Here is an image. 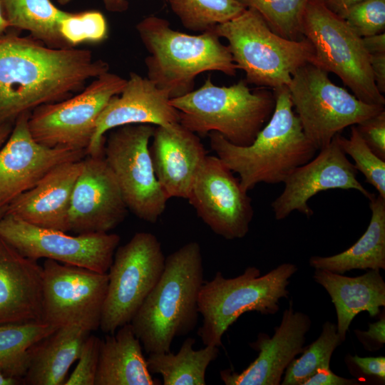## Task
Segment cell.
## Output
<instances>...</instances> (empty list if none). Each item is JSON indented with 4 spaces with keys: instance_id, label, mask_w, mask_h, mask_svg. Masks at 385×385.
Returning a JSON list of instances; mask_svg holds the SVG:
<instances>
[{
    "instance_id": "4dcf8cb0",
    "label": "cell",
    "mask_w": 385,
    "mask_h": 385,
    "mask_svg": "<svg viewBox=\"0 0 385 385\" xmlns=\"http://www.w3.org/2000/svg\"><path fill=\"white\" fill-rule=\"evenodd\" d=\"M183 26L202 33L227 22L246 8L237 0H168Z\"/></svg>"
},
{
    "instance_id": "d4e9b609",
    "label": "cell",
    "mask_w": 385,
    "mask_h": 385,
    "mask_svg": "<svg viewBox=\"0 0 385 385\" xmlns=\"http://www.w3.org/2000/svg\"><path fill=\"white\" fill-rule=\"evenodd\" d=\"M149 371L130 323L101 339L95 385H160Z\"/></svg>"
},
{
    "instance_id": "e575fe53",
    "label": "cell",
    "mask_w": 385,
    "mask_h": 385,
    "mask_svg": "<svg viewBox=\"0 0 385 385\" xmlns=\"http://www.w3.org/2000/svg\"><path fill=\"white\" fill-rule=\"evenodd\" d=\"M60 34L68 47L99 43L108 36L107 20L98 10L67 12L60 24Z\"/></svg>"
},
{
    "instance_id": "74e56055",
    "label": "cell",
    "mask_w": 385,
    "mask_h": 385,
    "mask_svg": "<svg viewBox=\"0 0 385 385\" xmlns=\"http://www.w3.org/2000/svg\"><path fill=\"white\" fill-rule=\"evenodd\" d=\"M355 125L369 148L385 160V110Z\"/></svg>"
},
{
    "instance_id": "3957f363",
    "label": "cell",
    "mask_w": 385,
    "mask_h": 385,
    "mask_svg": "<svg viewBox=\"0 0 385 385\" xmlns=\"http://www.w3.org/2000/svg\"><path fill=\"white\" fill-rule=\"evenodd\" d=\"M203 277L197 242L186 243L165 257L160 279L130 322L147 354L168 352L175 338L194 330Z\"/></svg>"
},
{
    "instance_id": "f1b7e54d",
    "label": "cell",
    "mask_w": 385,
    "mask_h": 385,
    "mask_svg": "<svg viewBox=\"0 0 385 385\" xmlns=\"http://www.w3.org/2000/svg\"><path fill=\"white\" fill-rule=\"evenodd\" d=\"M9 28L26 31L47 46L68 48L60 34V24L68 11L51 0H0Z\"/></svg>"
},
{
    "instance_id": "4fadbf2b",
    "label": "cell",
    "mask_w": 385,
    "mask_h": 385,
    "mask_svg": "<svg viewBox=\"0 0 385 385\" xmlns=\"http://www.w3.org/2000/svg\"><path fill=\"white\" fill-rule=\"evenodd\" d=\"M0 237L28 258L50 259L100 273L108 272L120 241L119 235L109 232L70 235L6 212L0 219Z\"/></svg>"
},
{
    "instance_id": "1f68e13d",
    "label": "cell",
    "mask_w": 385,
    "mask_h": 385,
    "mask_svg": "<svg viewBox=\"0 0 385 385\" xmlns=\"http://www.w3.org/2000/svg\"><path fill=\"white\" fill-rule=\"evenodd\" d=\"M337 325L329 321L324 323L319 337L304 347L302 356L294 359L284 371L282 385H303L316 371L330 368L334 351L342 343Z\"/></svg>"
},
{
    "instance_id": "d6a6232c",
    "label": "cell",
    "mask_w": 385,
    "mask_h": 385,
    "mask_svg": "<svg viewBox=\"0 0 385 385\" xmlns=\"http://www.w3.org/2000/svg\"><path fill=\"white\" fill-rule=\"evenodd\" d=\"M255 10L270 29L287 39L299 41L303 15L309 0H237Z\"/></svg>"
},
{
    "instance_id": "f6af8a7d",
    "label": "cell",
    "mask_w": 385,
    "mask_h": 385,
    "mask_svg": "<svg viewBox=\"0 0 385 385\" xmlns=\"http://www.w3.org/2000/svg\"><path fill=\"white\" fill-rule=\"evenodd\" d=\"M106 10L111 12L121 13L128 9V0H102Z\"/></svg>"
},
{
    "instance_id": "ac0fdd59",
    "label": "cell",
    "mask_w": 385,
    "mask_h": 385,
    "mask_svg": "<svg viewBox=\"0 0 385 385\" xmlns=\"http://www.w3.org/2000/svg\"><path fill=\"white\" fill-rule=\"evenodd\" d=\"M128 210L103 155H86L71 196L70 231L108 232L124 220Z\"/></svg>"
},
{
    "instance_id": "6da1fadb",
    "label": "cell",
    "mask_w": 385,
    "mask_h": 385,
    "mask_svg": "<svg viewBox=\"0 0 385 385\" xmlns=\"http://www.w3.org/2000/svg\"><path fill=\"white\" fill-rule=\"evenodd\" d=\"M108 71L88 49L51 48L8 31L0 37V125L71 97Z\"/></svg>"
},
{
    "instance_id": "9a60e30c",
    "label": "cell",
    "mask_w": 385,
    "mask_h": 385,
    "mask_svg": "<svg viewBox=\"0 0 385 385\" xmlns=\"http://www.w3.org/2000/svg\"><path fill=\"white\" fill-rule=\"evenodd\" d=\"M187 200L216 235L235 240L247 234L254 215L252 200L217 156L206 155Z\"/></svg>"
},
{
    "instance_id": "30bf717a",
    "label": "cell",
    "mask_w": 385,
    "mask_h": 385,
    "mask_svg": "<svg viewBox=\"0 0 385 385\" xmlns=\"http://www.w3.org/2000/svg\"><path fill=\"white\" fill-rule=\"evenodd\" d=\"M165 257L157 237L147 232L135 233L118 246L108 271V282L100 329L106 334L130 323L160 279Z\"/></svg>"
},
{
    "instance_id": "681fc988",
    "label": "cell",
    "mask_w": 385,
    "mask_h": 385,
    "mask_svg": "<svg viewBox=\"0 0 385 385\" xmlns=\"http://www.w3.org/2000/svg\"><path fill=\"white\" fill-rule=\"evenodd\" d=\"M7 205L0 206V219L6 213Z\"/></svg>"
},
{
    "instance_id": "7a4b0ae2",
    "label": "cell",
    "mask_w": 385,
    "mask_h": 385,
    "mask_svg": "<svg viewBox=\"0 0 385 385\" xmlns=\"http://www.w3.org/2000/svg\"><path fill=\"white\" fill-rule=\"evenodd\" d=\"M275 105L270 119L247 146L230 143L217 132L208 134L212 150L239 175L247 192L256 185L277 184L318 152L304 134L287 86L272 90Z\"/></svg>"
},
{
    "instance_id": "f35d334b",
    "label": "cell",
    "mask_w": 385,
    "mask_h": 385,
    "mask_svg": "<svg viewBox=\"0 0 385 385\" xmlns=\"http://www.w3.org/2000/svg\"><path fill=\"white\" fill-rule=\"evenodd\" d=\"M358 340L368 351H376L385 343V318L384 316L374 323L369 324L367 331L355 330Z\"/></svg>"
},
{
    "instance_id": "2e32d148",
    "label": "cell",
    "mask_w": 385,
    "mask_h": 385,
    "mask_svg": "<svg viewBox=\"0 0 385 385\" xmlns=\"http://www.w3.org/2000/svg\"><path fill=\"white\" fill-rule=\"evenodd\" d=\"M318 151L309 161L296 168L283 182L282 193L271 204L276 220H283L294 211L310 217L313 211L309 201L322 191L355 190L367 199L371 195L358 180V171L341 148L337 136Z\"/></svg>"
},
{
    "instance_id": "ba28073f",
    "label": "cell",
    "mask_w": 385,
    "mask_h": 385,
    "mask_svg": "<svg viewBox=\"0 0 385 385\" xmlns=\"http://www.w3.org/2000/svg\"><path fill=\"white\" fill-rule=\"evenodd\" d=\"M328 73L308 63L293 73L287 86L303 131L318 150L346 127L385 110L384 106L364 103L334 84Z\"/></svg>"
},
{
    "instance_id": "52a82bcc",
    "label": "cell",
    "mask_w": 385,
    "mask_h": 385,
    "mask_svg": "<svg viewBox=\"0 0 385 385\" xmlns=\"http://www.w3.org/2000/svg\"><path fill=\"white\" fill-rule=\"evenodd\" d=\"M214 29L227 41L233 61L245 71L247 83L260 88L287 86L296 70L314 61V48L307 38L281 37L250 8Z\"/></svg>"
},
{
    "instance_id": "8d00e7d4",
    "label": "cell",
    "mask_w": 385,
    "mask_h": 385,
    "mask_svg": "<svg viewBox=\"0 0 385 385\" xmlns=\"http://www.w3.org/2000/svg\"><path fill=\"white\" fill-rule=\"evenodd\" d=\"M101 339L89 334L85 339L78 363L63 385H95Z\"/></svg>"
},
{
    "instance_id": "f546056e",
    "label": "cell",
    "mask_w": 385,
    "mask_h": 385,
    "mask_svg": "<svg viewBox=\"0 0 385 385\" xmlns=\"http://www.w3.org/2000/svg\"><path fill=\"white\" fill-rule=\"evenodd\" d=\"M58 327L43 322L0 324V369L24 379L29 349Z\"/></svg>"
},
{
    "instance_id": "d590c367",
    "label": "cell",
    "mask_w": 385,
    "mask_h": 385,
    "mask_svg": "<svg viewBox=\"0 0 385 385\" xmlns=\"http://www.w3.org/2000/svg\"><path fill=\"white\" fill-rule=\"evenodd\" d=\"M343 19L360 37L385 31V0H363L351 7Z\"/></svg>"
},
{
    "instance_id": "d6986e66",
    "label": "cell",
    "mask_w": 385,
    "mask_h": 385,
    "mask_svg": "<svg viewBox=\"0 0 385 385\" xmlns=\"http://www.w3.org/2000/svg\"><path fill=\"white\" fill-rule=\"evenodd\" d=\"M310 317L295 312L290 301L274 328L272 337L259 333L250 346L258 351L257 357L241 372L230 369L220 371L226 385H279L286 369L304 349L305 335L311 327Z\"/></svg>"
},
{
    "instance_id": "484cf974",
    "label": "cell",
    "mask_w": 385,
    "mask_h": 385,
    "mask_svg": "<svg viewBox=\"0 0 385 385\" xmlns=\"http://www.w3.org/2000/svg\"><path fill=\"white\" fill-rule=\"evenodd\" d=\"M91 332L77 324L59 327L29 349L28 385H63Z\"/></svg>"
},
{
    "instance_id": "60d3db41",
    "label": "cell",
    "mask_w": 385,
    "mask_h": 385,
    "mask_svg": "<svg viewBox=\"0 0 385 385\" xmlns=\"http://www.w3.org/2000/svg\"><path fill=\"white\" fill-rule=\"evenodd\" d=\"M359 381L354 379H346L333 373L330 368L317 370L303 385H355Z\"/></svg>"
},
{
    "instance_id": "ee69618b",
    "label": "cell",
    "mask_w": 385,
    "mask_h": 385,
    "mask_svg": "<svg viewBox=\"0 0 385 385\" xmlns=\"http://www.w3.org/2000/svg\"><path fill=\"white\" fill-rule=\"evenodd\" d=\"M368 55L385 53V32L362 38Z\"/></svg>"
},
{
    "instance_id": "5b68a950",
    "label": "cell",
    "mask_w": 385,
    "mask_h": 385,
    "mask_svg": "<svg viewBox=\"0 0 385 385\" xmlns=\"http://www.w3.org/2000/svg\"><path fill=\"white\" fill-rule=\"evenodd\" d=\"M179 123L197 135L217 132L230 143L247 146L273 113L274 93L265 88L252 91L245 80L219 86L208 76L197 89L170 99Z\"/></svg>"
},
{
    "instance_id": "8992f818",
    "label": "cell",
    "mask_w": 385,
    "mask_h": 385,
    "mask_svg": "<svg viewBox=\"0 0 385 385\" xmlns=\"http://www.w3.org/2000/svg\"><path fill=\"white\" fill-rule=\"evenodd\" d=\"M297 271L295 265L287 262L263 275L256 267H247L234 278L217 272L203 283L198 297L202 323L197 334L203 344L220 347L225 332L247 312L276 314L280 299L288 297L289 279Z\"/></svg>"
},
{
    "instance_id": "7bdbcfd3",
    "label": "cell",
    "mask_w": 385,
    "mask_h": 385,
    "mask_svg": "<svg viewBox=\"0 0 385 385\" xmlns=\"http://www.w3.org/2000/svg\"><path fill=\"white\" fill-rule=\"evenodd\" d=\"M328 10L343 19L344 14L354 5L363 0H316Z\"/></svg>"
},
{
    "instance_id": "cb8c5ba5",
    "label": "cell",
    "mask_w": 385,
    "mask_h": 385,
    "mask_svg": "<svg viewBox=\"0 0 385 385\" xmlns=\"http://www.w3.org/2000/svg\"><path fill=\"white\" fill-rule=\"evenodd\" d=\"M313 279L325 289L334 305L337 332L342 342L358 314L366 311L375 317L385 306V282L379 270H369L354 277L315 270Z\"/></svg>"
},
{
    "instance_id": "7dc6e473",
    "label": "cell",
    "mask_w": 385,
    "mask_h": 385,
    "mask_svg": "<svg viewBox=\"0 0 385 385\" xmlns=\"http://www.w3.org/2000/svg\"><path fill=\"white\" fill-rule=\"evenodd\" d=\"M13 123H6L0 125V148L4 144L13 129Z\"/></svg>"
},
{
    "instance_id": "bcb514c9",
    "label": "cell",
    "mask_w": 385,
    "mask_h": 385,
    "mask_svg": "<svg viewBox=\"0 0 385 385\" xmlns=\"http://www.w3.org/2000/svg\"><path fill=\"white\" fill-rule=\"evenodd\" d=\"M24 379L13 376L0 369V385H22Z\"/></svg>"
},
{
    "instance_id": "603a6c76",
    "label": "cell",
    "mask_w": 385,
    "mask_h": 385,
    "mask_svg": "<svg viewBox=\"0 0 385 385\" xmlns=\"http://www.w3.org/2000/svg\"><path fill=\"white\" fill-rule=\"evenodd\" d=\"M82 160L53 169L36 185L12 200L6 212L37 227L70 231L71 196Z\"/></svg>"
},
{
    "instance_id": "b9f144b4",
    "label": "cell",
    "mask_w": 385,
    "mask_h": 385,
    "mask_svg": "<svg viewBox=\"0 0 385 385\" xmlns=\"http://www.w3.org/2000/svg\"><path fill=\"white\" fill-rule=\"evenodd\" d=\"M369 61L373 78L378 90L385 93V53L369 54Z\"/></svg>"
},
{
    "instance_id": "4316f807",
    "label": "cell",
    "mask_w": 385,
    "mask_h": 385,
    "mask_svg": "<svg viewBox=\"0 0 385 385\" xmlns=\"http://www.w3.org/2000/svg\"><path fill=\"white\" fill-rule=\"evenodd\" d=\"M368 200L371 215L362 236L341 253L311 257L312 267L342 274L353 270H385V198L371 193Z\"/></svg>"
},
{
    "instance_id": "83f0119b",
    "label": "cell",
    "mask_w": 385,
    "mask_h": 385,
    "mask_svg": "<svg viewBox=\"0 0 385 385\" xmlns=\"http://www.w3.org/2000/svg\"><path fill=\"white\" fill-rule=\"evenodd\" d=\"M195 339L188 337L179 351L151 353L146 359L150 374H159L164 385H205V373L219 354V347L194 349Z\"/></svg>"
},
{
    "instance_id": "8fae6325",
    "label": "cell",
    "mask_w": 385,
    "mask_h": 385,
    "mask_svg": "<svg viewBox=\"0 0 385 385\" xmlns=\"http://www.w3.org/2000/svg\"><path fill=\"white\" fill-rule=\"evenodd\" d=\"M154 130L150 124L115 128L106 137L103 148L104 159L128 210L150 223L158 221L169 200L157 180L150 154Z\"/></svg>"
},
{
    "instance_id": "7c38bea8",
    "label": "cell",
    "mask_w": 385,
    "mask_h": 385,
    "mask_svg": "<svg viewBox=\"0 0 385 385\" xmlns=\"http://www.w3.org/2000/svg\"><path fill=\"white\" fill-rule=\"evenodd\" d=\"M127 79L106 72L93 78L76 95L33 110L29 126L35 140L50 148L86 150L96 120L112 97L119 95Z\"/></svg>"
},
{
    "instance_id": "7402d4cb",
    "label": "cell",
    "mask_w": 385,
    "mask_h": 385,
    "mask_svg": "<svg viewBox=\"0 0 385 385\" xmlns=\"http://www.w3.org/2000/svg\"><path fill=\"white\" fill-rule=\"evenodd\" d=\"M43 270L0 237V324L42 322Z\"/></svg>"
},
{
    "instance_id": "ffe728a7",
    "label": "cell",
    "mask_w": 385,
    "mask_h": 385,
    "mask_svg": "<svg viewBox=\"0 0 385 385\" xmlns=\"http://www.w3.org/2000/svg\"><path fill=\"white\" fill-rule=\"evenodd\" d=\"M168 94L147 77L131 72L123 90L111 98L99 115L87 155H103L105 134L133 124L165 125L179 122L178 111Z\"/></svg>"
},
{
    "instance_id": "277c9868",
    "label": "cell",
    "mask_w": 385,
    "mask_h": 385,
    "mask_svg": "<svg viewBox=\"0 0 385 385\" xmlns=\"http://www.w3.org/2000/svg\"><path fill=\"white\" fill-rule=\"evenodd\" d=\"M135 29L149 53L144 60L147 78L170 98L194 90L195 78L202 73L236 75L237 68L232 54L214 28L192 35L173 29L165 19L149 16L139 21Z\"/></svg>"
},
{
    "instance_id": "836d02e7",
    "label": "cell",
    "mask_w": 385,
    "mask_h": 385,
    "mask_svg": "<svg viewBox=\"0 0 385 385\" xmlns=\"http://www.w3.org/2000/svg\"><path fill=\"white\" fill-rule=\"evenodd\" d=\"M336 136L342 150L354 160L357 171L363 174L366 182L376 189L379 195L385 198V160L369 148L356 125H351L349 138L340 133Z\"/></svg>"
},
{
    "instance_id": "44dd1931",
    "label": "cell",
    "mask_w": 385,
    "mask_h": 385,
    "mask_svg": "<svg viewBox=\"0 0 385 385\" xmlns=\"http://www.w3.org/2000/svg\"><path fill=\"white\" fill-rule=\"evenodd\" d=\"M149 145L155 176L168 199H188L207 155L200 138L179 122L155 127Z\"/></svg>"
},
{
    "instance_id": "ab89813d",
    "label": "cell",
    "mask_w": 385,
    "mask_h": 385,
    "mask_svg": "<svg viewBox=\"0 0 385 385\" xmlns=\"http://www.w3.org/2000/svg\"><path fill=\"white\" fill-rule=\"evenodd\" d=\"M349 364L354 365L365 376H372L381 381H385V357L369 356L361 357L357 355L348 354L346 359Z\"/></svg>"
},
{
    "instance_id": "5bb4252c",
    "label": "cell",
    "mask_w": 385,
    "mask_h": 385,
    "mask_svg": "<svg viewBox=\"0 0 385 385\" xmlns=\"http://www.w3.org/2000/svg\"><path fill=\"white\" fill-rule=\"evenodd\" d=\"M42 322L61 327L77 324L89 332L100 327L108 276L46 259Z\"/></svg>"
},
{
    "instance_id": "f907efd6",
    "label": "cell",
    "mask_w": 385,
    "mask_h": 385,
    "mask_svg": "<svg viewBox=\"0 0 385 385\" xmlns=\"http://www.w3.org/2000/svg\"><path fill=\"white\" fill-rule=\"evenodd\" d=\"M61 5H66L71 2L73 0H56Z\"/></svg>"
},
{
    "instance_id": "c3c4849f",
    "label": "cell",
    "mask_w": 385,
    "mask_h": 385,
    "mask_svg": "<svg viewBox=\"0 0 385 385\" xmlns=\"http://www.w3.org/2000/svg\"><path fill=\"white\" fill-rule=\"evenodd\" d=\"M9 28L4 16L0 2V37L5 34L9 31Z\"/></svg>"
},
{
    "instance_id": "e0dca14e",
    "label": "cell",
    "mask_w": 385,
    "mask_h": 385,
    "mask_svg": "<svg viewBox=\"0 0 385 385\" xmlns=\"http://www.w3.org/2000/svg\"><path fill=\"white\" fill-rule=\"evenodd\" d=\"M30 113L16 118L0 148V206L33 188L58 165L87 155L86 150L50 148L37 142L29 129Z\"/></svg>"
},
{
    "instance_id": "9c48e42d",
    "label": "cell",
    "mask_w": 385,
    "mask_h": 385,
    "mask_svg": "<svg viewBox=\"0 0 385 385\" xmlns=\"http://www.w3.org/2000/svg\"><path fill=\"white\" fill-rule=\"evenodd\" d=\"M302 33L314 51V64L337 75L361 101L385 106L371 70L362 38L344 19L316 0H309L302 22Z\"/></svg>"
}]
</instances>
